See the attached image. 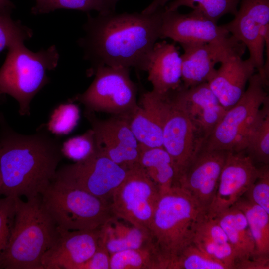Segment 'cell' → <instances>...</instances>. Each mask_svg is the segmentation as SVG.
<instances>
[{
	"instance_id": "obj_1",
	"label": "cell",
	"mask_w": 269,
	"mask_h": 269,
	"mask_svg": "<svg viewBox=\"0 0 269 269\" xmlns=\"http://www.w3.org/2000/svg\"><path fill=\"white\" fill-rule=\"evenodd\" d=\"M163 8L150 14H88L78 44L92 65L91 71L102 66L146 71L153 47L160 38Z\"/></svg>"
},
{
	"instance_id": "obj_2",
	"label": "cell",
	"mask_w": 269,
	"mask_h": 269,
	"mask_svg": "<svg viewBox=\"0 0 269 269\" xmlns=\"http://www.w3.org/2000/svg\"><path fill=\"white\" fill-rule=\"evenodd\" d=\"M0 194L39 196L54 181L63 157L62 144L45 125L31 134L12 129L0 114Z\"/></svg>"
},
{
	"instance_id": "obj_3",
	"label": "cell",
	"mask_w": 269,
	"mask_h": 269,
	"mask_svg": "<svg viewBox=\"0 0 269 269\" xmlns=\"http://www.w3.org/2000/svg\"><path fill=\"white\" fill-rule=\"evenodd\" d=\"M208 212L179 186L160 194L148 230L161 269H169L193 243L197 228Z\"/></svg>"
},
{
	"instance_id": "obj_4",
	"label": "cell",
	"mask_w": 269,
	"mask_h": 269,
	"mask_svg": "<svg viewBox=\"0 0 269 269\" xmlns=\"http://www.w3.org/2000/svg\"><path fill=\"white\" fill-rule=\"evenodd\" d=\"M58 234L41 196L26 201L15 197L14 221L0 269H43L42 257Z\"/></svg>"
},
{
	"instance_id": "obj_5",
	"label": "cell",
	"mask_w": 269,
	"mask_h": 269,
	"mask_svg": "<svg viewBox=\"0 0 269 269\" xmlns=\"http://www.w3.org/2000/svg\"><path fill=\"white\" fill-rule=\"evenodd\" d=\"M0 68V94H8L18 103L22 116L30 115V104L50 79L48 72L57 66L59 54L55 45L34 52L24 42L8 49Z\"/></svg>"
},
{
	"instance_id": "obj_6",
	"label": "cell",
	"mask_w": 269,
	"mask_h": 269,
	"mask_svg": "<svg viewBox=\"0 0 269 269\" xmlns=\"http://www.w3.org/2000/svg\"><path fill=\"white\" fill-rule=\"evenodd\" d=\"M40 196L45 210L57 228L63 230L98 229L115 217L110 201L57 181Z\"/></svg>"
},
{
	"instance_id": "obj_7",
	"label": "cell",
	"mask_w": 269,
	"mask_h": 269,
	"mask_svg": "<svg viewBox=\"0 0 269 269\" xmlns=\"http://www.w3.org/2000/svg\"><path fill=\"white\" fill-rule=\"evenodd\" d=\"M89 87L71 101L83 104L85 111L131 116L138 106L137 88L130 76V68L102 66L93 72Z\"/></svg>"
},
{
	"instance_id": "obj_8",
	"label": "cell",
	"mask_w": 269,
	"mask_h": 269,
	"mask_svg": "<svg viewBox=\"0 0 269 269\" xmlns=\"http://www.w3.org/2000/svg\"><path fill=\"white\" fill-rule=\"evenodd\" d=\"M267 88L260 73H254L241 98L227 110L201 149L236 151L249 125L269 98Z\"/></svg>"
},
{
	"instance_id": "obj_9",
	"label": "cell",
	"mask_w": 269,
	"mask_h": 269,
	"mask_svg": "<svg viewBox=\"0 0 269 269\" xmlns=\"http://www.w3.org/2000/svg\"><path fill=\"white\" fill-rule=\"evenodd\" d=\"M159 196L156 185L136 163L127 169L124 180L113 191L111 210L115 217L148 230Z\"/></svg>"
},
{
	"instance_id": "obj_10",
	"label": "cell",
	"mask_w": 269,
	"mask_h": 269,
	"mask_svg": "<svg viewBox=\"0 0 269 269\" xmlns=\"http://www.w3.org/2000/svg\"><path fill=\"white\" fill-rule=\"evenodd\" d=\"M127 169L96 150L87 158L57 169L54 180L110 201Z\"/></svg>"
},
{
	"instance_id": "obj_11",
	"label": "cell",
	"mask_w": 269,
	"mask_h": 269,
	"mask_svg": "<svg viewBox=\"0 0 269 269\" xmlns=\"http://www.w3.org/2000/svg\"><path fill=\"white\" fill-rule=\"evenodd\" d=\"M84 115L91 124L99 153L126 169L138 163L140 145L130 127V116L113 115L102 120L87 111Z\"/></svg>"
},
{
	"instance_id": "obj_12",
	"label": "cell",
	"mask_w": 269,
	"mask_h": 269,
	"mask_svg": "<svg viewBox=\"0 0 269 269\" xmlns=\"http://www.w3.org/2000/svg\"><path fill=\"white\" fill-rule=\"evenodd\" d=\"M239 4L234 19L222 25L247 48L248 59L261 73L265 38L269 34V0H241Z\"/></svg>"
},
{
	"instance_id": "obj_13",
	"label": "cell",
	"mask_w": 269,
	"mask_h": 269,
	"mask_svg": "<svg viewBox=\"0 0 269 269\" xmlns=\"http://www.w3.org/2000/svg\"><path fill=\"white\" fill-rule=\"evenodd\" d=\"M182 87L188 88L208 82L215 65L233 56L242 57L246 47L231 35L214 42L181 46Z\"/></svg>"
},
{
	"instance_id": "obj_14",
	"label": "cell",
	"mask_w": 269,
	"mask_h": 269,
	"mask_svg": "<svg viewBox=\"0 0 269 269\" xmlns=\"http://www.w3.org/2000/svg\"><path fill=\"white\" fill-rule=\"evenodd\" d=\"M169 94L171 106L163 128L162 146L173 160L177 186L202 145L184 109L173 92Z\"/></svg>"
},
{
	"instance_id": "obj_15",
	"label": "cell",
	"mask_w": 269,
	"mask_h": 269,
	"mask_svg": "<svg viewBox=\"0 0 269 269\" xmlns=\"http://www.w3.org/2000/svg\"><path fill=\"white\" fill-rule=\"evenodd\" d=\"M259 173V169L244 151H228L208 213L214 216L233 206L254 183Z\"/></svg>"
},
{
	"instance_id": "obj_16",
	"label": "cell",
	"mask_w": 269,
	"mask_h": 269,
	"mask_svg": "<svg viewBox=\"0 0 269 269\" xmlns=\"http://www.w3.org/2000/svg\"><path fill=\"white\" fill-rule=\"evenodd\" d=\"M230 35L222 25L194 11L182 14L162 9L160 38H170L182 46L217 42Z\"/></svg>"
},
{
	"instance_id": "obj_17",
	"label": "cell",
	"mask_w": 269,
	"mask_h": 269,
	"mask_svg": "<svg viewBox=\"0 0 269 269\" xmlns=\"http://www.w3.org/2000/svg\"><path fill=\"white\" fill-rule=\"evenodd\" d=\"M172 92L188 116L202 146L227 110L207 82L188 88L182 86Z\"/></svg>"
},
{
	"instance_id": "obj_18",
	"label": "cell",
	"mask_w": 269,
	"mask_h": 269,
	"mask_svg": "<svg viewBox=\"0 0 269 269\" xmlns=\"http://www.w3.org/2000/svg\"><path fill=\"white\" fill-rule=\"evenodd\" d=\"M227 153L224 150L201 149L178 182L177 186L188 192L208 212Z\"/></svg>"
},
{
	"instance_id": "obj_19",
	"label": "cell",
	"mask_w": 269,
	"mask_h": 269,
	"mask_svg": "<svg viewBox=\"0 0 269 269\" xmlns=\"http://www.w3.org/2000/svg\"><path fill=\"white\" fill-rule=\"evenodd\" d=\"M58 228L59 234L42 259L43 269H77L95 251L99 228L66 230Z\"/></svg>"
},
{
	"instance_id": "obj_20",
	"label": "cell",
	"mask_w": 269,
	"mask_h": 269,
	"mask_svg": "<svg viewBox=\"0 0 269 269\" xmlns=\"http://www.w3.org/2000/svg\"><path fill=\"white\" fill-rule=\"evenodd\" d=\"M171 106L170 94L144 93L130 117L131 130L140 145L162 146L163 128Z\"/></svg>"
},
{
	"instance_id": "obj_21",
	"label": "cell",
	"mask_w": 269,
	"mask_h": 269,
	"mask_svg": "<svg viewBox=\"0 0 269 269\" xmlns=\"http://www.w3.org/2000/svg\"><path fill=\"white\" fill-rule=\"evenodd\" d=\"M256 70L249 59L233 56L221 63L207 83L221 105L228 110L241 98Z\"/></svg>"
},
{
	"instance_id": "obj_22",
	"label": "cell",
	"mask_w": 269,
	"mask_h": 269,
	"mask_svg": "<svg viewBox=\"0 0 269 269\" xmlns=\"http://www.w3.org/2000/svg\"><path fill=\"white\" fill-rule=\"evenodd\" d=\"M146 71L152 91L167 95L182 86V62L178 48L165 41L156 42L151 52Z\"/></svg>"
},
{
	"instance_id": "obj_23",
	"label": "cell",
	"mask_w": 269,
	"mask_h": 269,
	"mask_svg": "<svg viewBox=\"0 0 269 269\" xmlns=\"http://www.w3.org/2000/svg\"><path fill=\"white\" fill-rule=\"evenodd\" d=\"M193 243L214 258L234 269L236 257L228 237L216 217L207 213L199 224Z\"/></svg>"
},
{
	"instance_id": "obj_24",
	"label": "cell",
	"mask_w": 269,
	"mask_h": 269,
	"mask_svg": "<svg viewBox=\"0 0 269 269\" xmlns=\"http://www.w3.org/2000/svg\"><path fill=\"white\" fill-rule=\"evenodd\" d=\"M114 217L99 228V240L110 254L152 245L148 230Z\"/></svg>"
},
{
	"instance_id": "obj_25",
	"label": "cell",
	"mask_w": 269,
	"mask_h": 269,
	"mask_svg": "<svg viewBox=\"0 0 269 269\" xmlns=\"http://www.w3.org/2000/svg\"><path fill=\"white\" fill-rule=\"evenodd\" d=\"M214 216L226 233L233 248L236 257L235 265L257 253L247 220L241 210L234 205Z\"/></svg>"
},
{
	"instance_id": "obj_26",
	"label": "cell",
	"mask_w": 269,
	"mask_h": 269,
	"mask_svg": "<svg viewBox=\"0 0 269 269\" xmlns=\"http://www.w3.org/2000/svg\"><path fill=\"white\" fill-rule=\"evenodd\" d=\"M244 151L254 162L269 164V98L246 131L236 151Z\"/></svg>"
},
{
	"instance_id": "obj_27",
	"label": "cell",
	"mask_w": 269,
	"mask_h": 269,
	"mask_svg": "<svg viewBox=\"0 0 269 269\" xmlns=\"http://www.w3.org/2000/svg\"><path fill=\"white\" fill-rule=\"evenodd\" d=\"M140 145L139 164L157 186L160 194L177 184L176 172L173 160L163 147Z\"/></svg>"
},
{
	"instance_id": "obj_28",
	"label": "cell",
	"mask_w": 269,
	"mask_h": 269,
	"mask_svg": "<svg viewBox=\"0 0 269 269\" xmlns=\"http://www.w3.org/2000/svg\"><path fill=\"white\" fill-rule=\"evenodd\" d=\"M234 205L246 217L257 253L269 255V214L247 198H241Z\"/></svg>"
},
{
	"instance_id": "obj_29",
	"label": "cell",
	"mask_w": 269,
	"mask_h": 269,
	"mask_svg": "<svg viewBox=\"0 0 269 269\" xmlns=\"http://www.w3.org/2000/svg\"><path fill=\"white\" fill-rule=\"evenodd\" d=\"M110 269H161L152 245L110 254Z\"/></svg>"
},
{
	"instance_id": "obj_30",
	"label": "cell",
	"mask_w": 269,
	"mask_h": 269,
	"mask_svg": "<svg viewBox=\"0 0 269 269\" xmlns=\"http://www.w3.org/2000/svg\"><path fill=\"white\" fill-rule=\"evenodd\" d=\"M241 0H174L164 7L165 10H178L188 7L207 19L217 23L224 15H235Z\"/></svg>"
},
{
	"instance_id": "obj_31",
	"label": "cell",
	"mask_w": 269,
	"mask_h": 269,
	"mask_svg": "<svg viewBox=\"0 0 269 269\" xmlns=\"http://www.w3.org/2000/svg\"><path fill=\"white\" fill-rule=\"evenodd\" d=\"M169 269H230V268L192 243L182 252Z\"/></svg>"
},
{
	"instance_id": "obj_32",
	"label": "cell",
	"mask_w": 269,
	"mask_h": 269,
	"mask_svg": "<svg viewBox=\"0 0 269 269\" xmlns=\"http://www.w3.org/2000/svg\"><path fill=\"white\" fill-rule=\"evenodd\" d=\"M32 35V30L14 20L10 13L0 14V53L18 42H24Z\"/></svg>"
},
{
	"instance_id": "obj_33",
	"label": "cell",
	"mask_w": 269,
	"mask_h": 269,
	"mask_svg": "<svg viewBox=\"0 0 269 269\" xmlns=\"http://www.w3.org/2000/svg\"><path fill=\"white\" fill-rule=\"evenodd\" d=\"M79 119L77 106L71 103L61 104L56 108L46 126L49 132L58 135L66 134L76 126Z\"/></svg>"
},
{
	"instance_id": "obj_34",
	"label": "cell",
	"mask_w": 269,
	"mask_h": 269,
	"mask_svg": "<svg viewBox=\"0 0 269 269\" xmlns=\"http://www.w3.org/2000/svg\"><path fill=\"white\" fill-rule=\"evenodd\" d=\"M96 150L92 129L81 135L69 139L62 144L63 155L76 162L87 158Z\"/></svg>"
},
{
	"instance_id": "obj_35",
	"label": "cell",
	"mask_w": 269,
	"mask_h": 269,
	"mask_svg": "<svg viewBox=\"0 0 269 269\" xmlns=\"http://www.w3.org/2000/svg\"><path fill=\"white\" fill-rule=\"evenodd\" d=\"M245 195L251 202L269 214V165H263L255 181Z\"/></svg>"
},
{
	"instance_id": "obj_36",
	"label": "cell",
	"mask_w": 269,
	"mask_h": 269,
	"mask_svg": "<svg viewBox=\"0 0 269 269\" xmlns=\"http://www.w3.org/2000/svg\"><path fill=\"white\" fill-rule=\"evenodd\" d=\"M15 210V197L0 199V269L2 258L12 227Z\"/></svg>"
},
{
	"instance_id": "obj_37",
	"label": "cell",
	"mask_w": 269,
	"mask_h": 269,
	"mask_svg": "<svg viewBox=\"0 0 269 269\" xmlns=\"http://www.w3.org/2000/svg\"><path fill=\"white\" fill-rule=\"evenodd\" d=\"M59 9L84 12L96 10L99 13H107L102 0H48L40 14L48 13Z\"/></svg>"
},
{
	"instance_id": "obj_38",
	"label": "cell",
	"mask_w": 269,
	"mask_h": 269,
	"mask_svg": "<svg viewBox=\"0 0 269 269\" xmlns=\"http://www.w3.org/2000/svg\"><path fill=\"white\" fill-rule=\"evenodd\" d=\"M110 254L99 239L98 246L91 257L77 269H110Z\"/></svg>"
},
{
	"instance_id": "obj_39",
	"label": "cell",
	"mask_w": 269,
	"mask_h": 269,
	"mask_svg": "<svg viewBox=\"0 0 269 269\" xmlns=\"http://www.w3.org/2000/svg\"><path fill=\"white\" fill-rule=\"evenodd\" d=\"M234 269H269V255L256 253L249 259L237 263Z\"/></svg>"
},
{
	"instance_id": "obj_40",
	"label": "cell",
	"mask_w": 269,
	"mask_h": 269,
	"mask_svg": "<svg viewBox=\"0 0 269 269\" xmlns=\"http://www.w3.org/2000/svg\"><path fill=\"white\" fill-rule=\"evenodd\" d=\"M170 0H153L152 2L141 12L144 14H150L159 8L164 7Z\"/></svg>"
},
{
	"instance_id": "obj_41",
	"label": "cell",
	"mask_w": 269,
	"mask_h": 269,
	"mask_svg": "<svg viewBox=\"0 0 269 269\" xmlns=\"http://www.w3.org/2000/svg\"><path fill=\"white\" fill-rule=\"evenodd\" d=\"M14 5L10 0H0V14L10 13Z\"/></svg>"
},
{
	"instance_id": "obj_42",
	"label": "cell",
	"mask_w": 269,
	"mask_h": 269,
	"mask_svg": "<svg viewBox=\"0 0 269 269\" xmlns=\"http://www.w3.org/2000/svg\"><path fill=\"white\" fill-rule=\"evenodd\" d=\"M119 0H102L107 13L115 12L117 3Z\"/></svg>"
},
{
	"instance_id": "obj_43",
	"label": "cell",
	"mask_w": 269,
	"mask_h": 269,
	"mask_svg": "<svg viewBox=\"0 0 269 269\" xmlns=\"http://www.w3.org/2000/svg\"><path fill=\"white\" fill-rule=\"evenodd\" d=\"M48 0H35L36 5L32 8L33 14H40V12Z\"/></svg>"
},
{
	"instance_id": "obj_44",
	"label": "cell",
	"mask_w": 269,
	"mask_h": 269,
	"mask_svg": "<svg viewBox=\"0 0 269 269\" xmlns=\"http://www.w3.org/2000/svg\"><path fill=\"white\" fill-rule=\"evenodd\" d=\"M0 190H1V178H0Z\"/></svg>"
},
{
	"instance_id": "obj_45",
	"label": "cell",
	"mask_w": 269,
	"mask_h": 269,
	"mask_svg": "<svg viewBox=\"0 0 269 269\" xmlns=\"http://www.w3.org/2000/svg\"><path fill=\"white\" fill-rule=\"evenodd\" d=\"M2 95H0V101H1V99H2Z\"/></svg>"
}]
</instances>
